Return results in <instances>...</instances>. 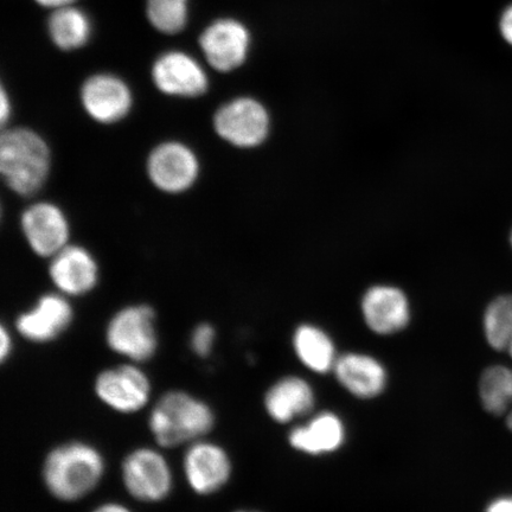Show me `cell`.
<instances>
[{"mask_svg": "<svg viewBox=\"0 0 512 512\" xmlns=\"http://www.w3.org/2000/svg\"><path fill=\"white\" fill-rule=\"evenodd\" d=\"M105 472V458L98 448L85 441H69L47 454L42 479L57 501L72 503L98 488Z\"/></svg>", "mask_w": 512, "mask_h": 512, "instance_id": "1", "label": "cell"}, {"mask_svg": "<svg viewBox=\"0 0 512 512\" xmlns=\"http://www.w3.org/2000/svg\"><path fill=\"white\" fill-rule=\"evenodd\" d=\"M51 170L49 145L28 127H12L0 137V174L3 181L23 197L37 194L47 183Z\"/></svg>", "mask_w": 512, "mask_h": 512, "instance_id": "2", "label": "cell"}, {"mask_svg": "<svg viewBox=\"0 0 512 512\" xmlns=\"http://www.w3.org/2000/svg\"><path fill=\"white\" fill-rule=\"evenodd\" d=\"M216 424L206 401L183 390H170L153 406L149 428L159 447L175 448L204 439Z\"/></svg>", "mask_w": 512, "mask_h": 512, "instance_id": "3", "label": "cell"}, {"mask_svg": "<svg viewBox=\"0 0 512 512\" xmlns=\"http://www.w3.org/2000/svg\"><path fill=\"white\" fill-rule=\"evenodd\" d=\"M105 339L108 348L127 361H150L159 344L155 310L146 304L123 307L108 322Z\"/></svg>", "mask_w": 512, "mask_h": 512, "instance_id": "4", "label": "cell"}, {"mask_svg": "<svg viewBox=\"0 0 512 512\" xmlns=\"http://www.w3.org/2000/svg\"><path fill=\"white\" fill-rule=\"evenodd\" d=\"M204 60L217 73H233L245 64L251 54V30L238 18L220 17L211 21L198 36Z\"/></svg>", "mask_w": 512, "mask_h": 512, "instance_id": "5", "label": "cell"}, {"mask_svg": "<svg viewBox=\"0 0 512 512\" xmlns=\"http://www.w3.org/2000/svg\"><path fill=\"white\" fill-rule=\"evenodd\" d=\"M270 124L266 107L251 96L227 101L217 108L213 118L217 136L239 149H253L264 143Z\"/></svg>", "mask_w": 512, "mask_h": 512, "instance_id": "6", "label": "cell"}, {"mask_svg": "<svg viewBox=\"0 0 512 512\" xmlns=\"http://www.w3.org/2000/svg\"><path fill=\"white\" fill-rule=\"evenodd\" d=\"M121 478L128 495L142 503L163 502L174 488L168 460L151 447H139L127 454L121 464Z\"/></svg>", "mask_w": 512, "mask_h": 512, "instance_id": "7", "label": "cell"}, {"mask_svg": "<svg viewBox=\"0 0 512 512\" xmlns=\"http://www.w3.org/2000/svg\"><path fill=\"white\" fill-rule=\"evenodd\" d=\"M201 164L187 144L169 140L158 144L146 160V174L153 187L165 194L179 195L194 187Z\"/></svg>", "mask_w": 512, "mask_h": 512, "instance_id": "8", "label": "cell"}, {"mask_svg": "<svg viewBox=\"0 0 512 512\" xmlns=\"http://www.w3.org/2000/svg\"><path fill=\"white\" fill-rule=\"evenodd\" d=\"M94 392L112 411L134 414L149 405L152 386L145 371L130 362L102 370L94 381Z\"/></svg>", "mask_w": 512, "mask_h": 512, "instance_id": "9", "label": "cell"}, {"mask_svg": "<svg viewBox=\"0 0 512 512\" xmlns=\"http://www.w3.org/2000/svg\"><path fill=\"white\" fill-rule=\"evenodd\" d=\"M151 79L160 93L179 99L201 98L210 86L202 63L187 51L177 49L164 51L153 61Z\"/></svg>", "mask_w": 512, "mask_h": 512, "instance_id": "10", "label": "cell"}, {"mask_svg": "<svg viewBox=\"0 0 512 512\" xmlns=\"http://www.w3.org/2000/svg\"><path fill=\"white\" fill-rule=\"evenodd\" d=\"M80 101L83 110L95 123H120L131 113L134 96L130 85L112 73H96L82 83Z\"/></svg>", "mask_w": 512, "mask_h": 512, "instance_id": "11", "label": "cell"}, {"mask_svg": "<svg viewBox=\"0 0 512 512\" xmlns=\"http://www.w3.org/2000/svg\"><path fill=\"white\" fill-rule=\"evenodd\" d=\"M183 471L195 494L210 496L229 483L233 463L222 446L202 439L189 445L183 458Z\"/></svg>", "mask_w": 512, "mask_h": 512, "instance_id": "12", "label": "cell"}, {"mask_svg": "<svg viewBox=\"0 0 512 512\" xmlns=\"http://www.w3.org/2000/svg\"><path fill=\"white\" fill-rule=\"evenodd\" d=\"M21 229L32 252L42 258L51 259L69 245V221L54 203L31 204L23 211Z\"/></svg>", "mask_w": 512, "mask_h": 512, "instance_id": "13", "label": "cell"}, {"mask_svg": "<svg viewBox=\"0 0 512 512\" xmlns=\"http://www.w3.org/2000/svg\"><path fill=\"white\" fill-rule=\"evenodd\" d=\"M74 320L73 306L62 293L44 294L28 311L22 312L15 326L19 335L31 343L55 341Z\"/></svg>", "mask_w": 512, "mask_h": 512, "instance_id": "14", "label": "cell"}, {"mask_svg": "<svg viewBox=\"0 0 512 512\" xmlns=\"http://www.w3.org/2000/svg\"><path fill=\"white\" fill-rule=\"evenodd\" d=\"M49 277L64 296H86L98 285V262L88 249L68 245L51 258Z\"/></svg>", "mask_w": 512, "mask_h": 512, "instance_id": "15", "label": "cell"}, {"mask_svg": "<svg viewBox=\"0 0 512 512\" xmlns=\"http://www.w3.org/2000/svg\"><path fill=\"white\" fill-rule=\"evenodd\" d=\"M362 315L376 335L389 336L407 328L411 307L400 288L379 285L369 288L362 299Z\"/></svg>", "mask_w": 512, "mask_h": 512, "instance_id": "16", "label": "cell"}, {"mask_svg": "<svg viewBox=\"0 0 512 512\" xmlns=\"http://www.w3.org/2000/svg\"><path fill=\"white\" fill-rule=\"evenodd\" d=\"M332 373L338 383L357 399H375L387 388V369L377 358L360 352L338 356Z\"/></svg>", "mask_w": 512, "mask_h": 512, "instance_id": "17", "label": "cell"}, {"mask_svg": "<svg viewBox=\"0 0 512 512\" xmlns=\"http://www.w3.org/2000/svg\"><path fill=\"white\" fill-rule=\"evenodd\" d=\"M264 405L273 421L288 424L312 412L316 405L315 390L303 377L285 376L268 388Z\"/></svg>", "mask_w": 512, "mask_h": 512, "instance_id": "18", "label": "cell"}, {"mask_svg": "<svg viewBox=\"0 0 512 512\" xmlns=\"http://www.w3.org/2000/svg\"><path fill=\"white\" fill-rule=\"evenodd\" d=\"M344 422L331 412L319 413L303 426L293 428L288 434V443L298 452L309 456L334 453L344 445Z\"/></svg>", "mask_w": 512, "mask_h": 512, "instance_id": "19", "label": "cell"}, {"mask_svg": "<svg viewBox=\"0 0 512 512\" xmlns=\"http://www.w3.org/2000/svg\"><path fill=\"white\" fill-rule=\"evenodd\" d=\"M48 36L55 48L70 53L85 48L93 36V23L86 11L75 5L51 11Z\"/></svg>", "mask_w": 512, "mask_h": 512, "instance_id": "20", "label": "cell"}, {"mask_svg": "<svg viewBox=\"0 0 512 512\" xmlns=\"http://www.w3.org/2000/svg\"><path fill=\"white\" fill-rule=\"evenodd\" d=\"M292 342L304 367L320 375L334 371L338 355L334 341L324 330L315 325H300Z\"/></svg>", "mask_w": 512, "mask_h": 512, "instance_id": "21", "label": "cell"}, {"mask_svg": "<svg viewBox=\"0 0 512 512\" xmlns=\"http://www.w3.org/2000/svg\"><path fill=\"white\" fill-rule=\"evenodd\" d=\"M479 398L486 412L496 416L508 414L512 407V369L486 368L479 380Z\"/></svg>", "mask_w": 512, "mask_h": 512, "instance_id": "22", "label": "cell"}, {"mask_svg": "<svg viewBox=\"0 0 512 512\" xmlns=\"http://www.w3.org/2000/svg\"><path fill=\"white\" fill-rule=\"evenodd\" d=\"M191 0H146L147 22L159 34L174 36L188 27Z\"/></svg>", "mask_w": 512, "mask_h": 512, "instance_id": "23", "label": "cell"}, {"mask_svg": "<svg viewBox=\"0 0 512 512\" xmlns=\"http://www.w3.org/2000/svg\"><path fill=\"white\" fill-rule=\"evenodd\" d=\"M483 325L490 347L507 351L512 339V294L498 297L488 306Z\"/></svg>", "mask_w": 512, "mask_h": 512, "instance_id": "24", "label": "cell"}, {"mask_svg": "<svg viewBox=\"0 0 512 512\" xmlns=\"http://www.w3.org/2000/svg\"><path fill=\"white\" fill-rule=\"evenodd\" d=\"M216 330L210 323H201L191 332L190 348L198 357L206 358L213 352Z\"/></svg>", "mask_w": 512, "mask_h": 512, "instance_id": "25", "label": "cell"}, {"mask_svg": "<svg viewBox=\"0 0 512 512\" xmlns=\"http://www.w3.org/2000/svg\"><path fill=\"white\" fill-rule=\"evenodd\" d=\"M499 31L503 40L512 47V4L503 11L501 19H499Z\"/></svg>", "mask_w": 512, "mask_h": 512, "instance_id": "26", "label": "cell"}, {"mask_svg": "<svg viewBox=\"0 0 512 512\" xmlns=\"http://www.w3.org/2000/svg\"><path fill=\"white\" fill-rule=\"evenodd\" d=\"M12 351H14V341H12L10 331L3 325L0 329V358H2V362L9 360Z\"/></svg>", "mask_w": 512, "mask_h": 512, "instance_id": "27", "label": "cell"}, {"mask_svg": "<svg viewBox=\"0 0 512 512\" xmlns=\"http://www.w3.org/2000/svg\"><path fill=\"white\" fill-rule=\"evenodd\" d=\"M12 115V102L8 92H6L5 87H2V92H0V121H2V125L5 126L9 123V120Z\"/></svg>", "mask_w": 512, "mask_h": 512, "instance_id": "28", "label": "cell"}, {"mask_svg": "<svg viewBox=\"0 0 512 512\" xmlns=\"http://www.w3.org/2000/svg\"><path fill=\"white\" fill-rule=\"evenodd\" d=\"M485 512H512V496H504L495 499L489 504Z\"/></svg>", "mask_w": 512, "mask_h": 512, "instance_id": "29", "label": "cell"}, {"mask_svg": "<svg viewBox=\"0 0 512 512\" xmlns=\"http://www.w3.org/2000/svg\"><path fill=\"white\" fill-rule=\"evenodd\" d=\"M41 8L51 11L66 8V6L74 5L76 0H34Z\"/></svg>", "mask_w": 512, "mask_h": 512, "instance_id": "30", "label": "cell"}, {"mask_svg": "<svg viewBox=\"0 0 512 512\" xmlns=\"http://www.w3.org/2000/svg\"><path fill=\"white\" fill-rule=\"evenodd\" d=\"M92 512H133L131 509H128L126 505L120 504L118 502H107L99 505L98 508H95Z\"/></svg>", "mask_w": 512, "mask_h": 512, "instance_id": "31", "label": "cell"}, {"mask_svg": "<svg viewBox=\"0 0 512 512\" xmlns=\"http://www.w3.org/2000/svg\"><path fill=\"white\" fill-rule=\"evenodd\" d=\"M507 425L509 427V430L512 431V407H511L510 411L508 412Z\"/></svg>", "mask_w": 512, "mask_h": 512, "instance_id": "32", "label": "cell"}, {"mask_svg": "<svg viewBox=\"0 0 512 512\" xmlns=\"http://www.w3.org/2000/svg\"><path fill=\"white\" fill-rule=\"evenodd\" d=\"M510 354V356L512 357V339H511V342H510V345H509V348L507 350Z\"/></svg>", "mask_w": 512, "mask_h": 512, "instance_id": "33", "label": "cell"}, {"mask_svg": "<svg viewBox=\"0 0 512 512\" xmlns=\"http://www.w3.org/2000/svg\"><path fill=\"white\" fill-rule=\"evenodd\" d=\"M236 512H256V511H246V510H243V511H236Z\"/></svg>", "mask_w": 512, "mask_h": 512, "instance_id": "34", "label": "cell"}, {"mask_svg": "<svg viewBox=\"0 0 512 512\" xmlns=\"http://www.w3.org/2000/svg\"><path fill=\"white\" fill-rule=\"evenodd\" d=\"M510 242H511V246H512V232H511V236H510Z\"/></svg>", "mask_w": 512, "mask_h": 512, "instance_id": "35", "label": "cell"}]
</instances>
